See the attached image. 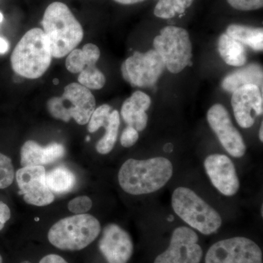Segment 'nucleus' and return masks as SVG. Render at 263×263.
Wrapping results in <instances>:
<instances>
[{
  "mask_svg": "<svg viewBox=\"0 0 263 263\" xmlns=\"http://www.w3.org/2000/svg\"><path fill=\"white\" fill-rule=\"evenodd\" d=\"M173 173L172 163L164 157L144 160L129 159L119 170L118 179L122 190L129 195H146L163 187Z\"/></svg>",
  "mask_w": 263,
  "mask_h": 263,
  "instance_id": "1",
  "label": "nucleus"
},
{
  "mask_svg": "<svg viewBox=\"0 0 263 263\" xmlns=\"http://www.w3.org/2000/svg\"><path fill=\"white\" fill-rule=\"evenodd\" d=\"M42 26L54 58L68 55L84 38L82 26L68 7L60 2L48 5L43 15Z\"/></svg>",
  "mask_w": 263,
  "mask_h": 263,
  "instance_id": "2",
  "label": "nucleus"
},
{
  "mask_svg": "<svg viewBox=\"0 0 263 263\" xmlns=\"http://www.w3.org/2000/svg\"><path fill=\"white\" fill-rule=\"evenodd\" d=\"M49 45L43 29L33 28L19 41L10 58L15 73L28 79L44 75L51 63Z\"/></svg>",
  "mask_w": 263,
  "mask_h": 263,
  "instance_id": "3",
  "label": "nucleus"
},
{
  "mask_svg": "<svg viewBox=\"0 0 263 263\" xmlns=\"http://www.w3.org/2000/svg\"><path fill=\"white\" fill-rule=\"evenodd\" d=\"M100 221L90 214H76L57 221L50 228L48 239L61 250L79 251L91 245L100 235Z\"/></svg>",
  "mask_w": 263,
  "mask_h": 263,
  "instance_id": "4",
  "label": "nucleus"
},
{
  "mask_svg": "<svg viewBox=\"0 0 263 263\" xmlns=\"http://www.w3.org/2000/svg\"><path fill=\"white\" fill-rule=\"evenodd\" d=\"M171 202L175 213L202 234H213L221 228L222 220L219 213L190 189H176Z\"/></svg>",
  "mask_w": 263,
  "mask_h": 263,
  "instance_id": "5",
  "label": "nucleus"
},
{
  "mask_svg": "<svg viewBox=\"0 0 263 263\" xmlns=\"http://www.w3.org/2000/svg\"><path fill=\"white\" fill-rule=\"evenodd\" d=\"M95 107L94 95L79 83L67 85L62 96L52 98L47 103L48 110L52 117L65 122L73 119L80 125L88 124Z\"/></svg>",
  "mask_w": 263,
  "mask_h": 263,
  "instance_id": "6",
  "label": "nucleus"
},
{
  "mask_svg": "<svg viewBox=\"0 0 263 263\" xmlns=\"http://www.w3.org/2000/svg\"><path fill=\"white\" fill-rule=\"evenodd\" d=\"M154 48L163 60L166 68L177 74L191 63L192 43L186 29L167 26L154 40Z\"/></svg>",
  "mask_w": 263,
  "mask_h": 263,
  "instance_id": "7",
  "label": "nucleus"
},
{
  "mask_svg": "<svg viewBox=\"0 0 263 263\" xmlns=\"http://www.w3.org/2000/svg\"><path fill=\"white\" fill-rule=\"evenodd\" d=\"M165 68L155 49L146 53L136 51L123 62L121 70L124 80L134 87H151L157 83Z\"/></svg>",
  "mask_w": 263,
  "mask_h": 263,
  "instance_id": "8",
  "label": "nucleus"
},
{
  "mask_svg": "<svg viewBox=\"0 0 263 263\" xmlns=\"http://www.w3.org/2000/svg\"><path fill=\"white\" fill-rule=\"evenodd\" d=\"M205 263H263L262 252L253 240L234 237L212 246L205 255Z\"/></svg>",
  "mask_w": 263,
  "mask_h": 263,
  "instance_id": "9",
  "label": "nucleus"
},
{
  "mask_svg": "<svg viewBox=\"0 0 263 263\" xmlns=\"http://www.w3.org/2000/svg\"><path fill=\"white\" fill-rule=\"evenodd\" d=\"M197 241L198 236L193 230L179 227L174 230L168 248L154 263H200L202 249Z\"/></svg>",
  "mask_w": 263,
  "mask_h": 263,
  "instance_id": "10",
  "label": "nucleus"
},
{
  "mask_svg": "<svg viewBox=\"0 0 263 263\" xmlns=\"http://www.w3.org/2000/svg\"><path fill=\"white\" fill-rule=\"evenodd\" d=\"M43 166L25 167L15 174L17 184L24 201L35 206H46L54 201V195L48 187Z\"/></svg>",
  "mask_w": 263,
  "mask_h": 263,
  "instance_id": "11",
  "label": "nucleus"
},
{
  "mask_svg": "<svg viewBox=\"0 0 263 263\" xmlns=\"http://www.w3.org/2000/svg\"><path fill=\"white\" fill-rule=\"evenodd\" d=\"M207 120L224 149L234 157H243L247 147L239 132L233 126L230 114L221 104L209 109Z\"/></svg>",
  "mask_w": 263,
  "mask_h": 263,
  "instance_id": "12",
  "label": "nucleus"
},
{
  "mask_svg": "<svg viewBox=\"0 0 263 263\" xmlns=\"http://www.w3.org/2000/svg\"><path fill=\"white\" fill-rule=\"evenodd\" d=\"M204 167L212 184L222 195L230 197L238 193L239 179L234 164L228 156L209 155L205 159Z\"/></svg>",
  "mask_w": 263,
  "mask_h": 263,
  "instance_id": "13",
  "label": "nucleus"
},
{
  "mask_svg": "<svg viewBox=\"0 0 263 263\" xmlns=\"http://www.w3.org/2000/svg\"><path fill=\"white\" fill-rule=\"evenodd\" d=\"M99 249L108 263H127L133 253V240L120 226L109 224L104 228Z\"/></svg>",
  "mask_w": 263,
  "mask_h": 263,
  "instance_id": "14",
  "label": "nucleus"
},
{
  "mask_svg": "<svg viewBox=\"0 0 263 263\" xmlns=\"http://www.w3.org/2000/svg\"><path fill=\"white\" fill-rule=\"evenodd\" d=\"M262 90V89H261ZM255 85H246L232 93L231 104L237 122L242 128H250L254 123L252 112L257 116L263 111L262 93Z\"/></svg>",
  "mask_w": 263,
  "mask_h": 263,
  "instance_id": "15",
  "label": "nucleus"
},
{
  "mask_svg": "<svg viewBox=\"0 0 263 263\" xmlns=\"http://www.w3.org/2000/svg\"><path fill=\"white\" fill-rule=\"evenodd\" d=\"M65 155L63 145L51 143L42 146L33 141L25 142L21 148V164L22 167L43 166L60 160Z\"/></svg>",
  "mask_w": 263,
  "mask_h": 263,
  "instance_id": "16",
  "label": "nucleus"
},
{
  "mask_svg": "<svg viewBox=\"0 0 263 263\" xmlns=\"http://www.w3.org/2000/svg\"><path fill=\"white\" fill-rule=\"evenodd\" d=\"M151 105V98L143 91H137L123 103L121 115L129 127L138 132L144 130L148 123L146 113Z\"/></svg>",
  "mask_w": 263,
  "mask_h": 263,
  "instance_id": "17",
  "label": "nucleus"
},
{
  "mask_svg": "<svg viewBox=\"0 0 263 263\" xmlns=\"http://www.w3.org/2000/svg\"><path fill=\"white\" fill-rule=\"evenodd\" d=\"M262 68L257 64H251L243 68L235 70L224 78L221 86L230 93L234 92L246 85H255L262 89Z\"/></svg>",
  "mask_w": 263,
  "mask_h": 263,
  "instance_id": "18",
  "label": "nucleus"
},
{
  "mask_svg": "<svg viewBox=\"0 0 263 263\" xmlns=\"http://www.w3.org/2000/svg\"><path fill=\"white\" fill-rule=\"evenodd\" d=\"M218 50L221 58L228 65L241 67L247 63V53L245 46L227 33L219 37Z\"/></svg>",
  "mask_w": 263,
  "mask_h": 263,
  "instance_id": "19",
  "label": "nucleus"
},
{
  "mask_svg": "<svg viewBox=\"0 0 263 263\" xmlns=\"http://www.w3.org/2000/svg\"><path fill=\"white\" fill-rule=\"evenodd\" d=\"M100 57V51L96 45L88 43L82 49H74L67 55L65 66L72 73H80L89 64H97Z\"/></svg>",
  "mask_w": 263,
  "mask_h": 263,
  "instance_id": "20",
  "label": "nucleus"
},
{
  "mask_svg": "<svg viewBox=\"0 0 263 263\" xmlns=\"http://www.w3.org/2000/svg\"><path fill=\"white\" fill-rule=\"evenodd\" d=\"M227 34L249 46L254 51H262L263 49V29L254 28L240 24H231L228 27Z\"/></svg>",
  "mask_w": 263,
  "mask_h": 263,
  "instance_id": "21",
  "label": "nucleus"
},
{
  "mask_svg": "<svg viewBox=\"0 0 263 263\" xmlns=\"http://www.w3.org/2000/svg\"><path fill=\"white\" fill-rule=\"evenodd\" d=\"M46 183L52 193H67L75 186L76 179L72 171L63 166L51 170L46 175Z\"/></svg>",
  "mask_w": 263,
  "mask_h": 263,
  "instance_id": "22",
  "label": "nucleus"
},
{
  "mask_svg": "<svg viewBox=\"0 0 263 263\" xmlns=\"http://www.w3.org/2000/svg\"><path fill=\"white\" fill-rule=\"evenodd\" d=\"M120 126V116L119 111L114 110L108 117V122L105 125V136L98 142L96 149L100 155H107L113 150L117 141L118 133Z\"/></svg>",
  "mask_w": 263,
  "mask_h": 263,
  "instance_id": "23",
  "label": "nucleus"
},
{
  "mask_svg": "<svg viewBox=\"0 0 263 263\" xmlns=\"http://www.w3.org/2000/svg\"><path fill=\"white\" fill-rule=\"evenodd\" d=\"M78 81L88 89L98 90L105 86L106 79L103 72L96 67V64H89L79 73Z\"/></svg>",
  "mask_w": 263,
  "mask_h": 263,
  "instance_id": "24",
  "label": "nucleus"
},
{
  "mask_svg": "<svg viewBox=\"0 0 263 263\" xmlns=\"http://www.w3.org/2000/svg\"><path fill=\"white\" fill-rule=\"evenodd\" d=\"M110 113L111 108L107 104L100 105L98 108L95 109L88 122V131L93 133L98 131L100 127H105Z\"/></svg>",
  "mask_w": 263,
  "mask_h": 263,
  "instance_id": "25",
  "label": "nucleus"
},
{
  "mask_svg": "<svg viewBox=\"0 0 263 263\" xmlns=\"http://www.w3.org/2000/svg\"><path fill=\"white\" fill-rule=\"evenodd\" d=\"M14 178V167L11 159L0 152V189L10 186Z\"/></svg>",
  "mask_w": 263,
  "mask_h": 263,
  "instance_id": "26",
  "label": "nucleus"
},
{
  "mask_svg": "<svg viewBox=\"0 0 263 263\" xmlns=\"http://www.w3.org/2000/svg\"><path fill=\"white\" fill-rule=\"evenodd\" d=\"M92 207V201L87 196H80L72 199L69 202L68 208L70 212L75 214H84L89 212Z\"/></svg>",
  "mask_w": 263,
  "mask_h": 263,
  "instance_id": "27",
  "label": "nucleus"
},
{
  "mask_svg": "<svg viewBox=\"0 0 263 263\" xmlns=\"http://www.w3.org/2000/svg\"><path fill=\"white\" fill-rule=\"evenodd\" d=\"M230 6L241 11H250L260 9L263 6V0H227Z\"/></svg>",
  "mask_w": 263,
  "mask_h": 263,
  "instance_id": "28",
  "label": "nucleus"
},
{
  "mask_svg": "<svg viewBox=\"0 0 263 263\" xmlns=\"http://www.w3.org/2000/svg\"><path fill=\"white\" fill-rule=\"evenodd\" d=\"M138 138H139L138 132L135 128L128 126L123 131L122 136H121V143H122V146L129 148L136 144Z\"/></svg>",
  "mask_w": 263,
  "mask_h": 263,
  "instance_id": "29",
  "label": "nucleus"
},
{
  "mask_svg": "<svg viewBox=\"0 0 263 263\" xmlns=\"http://www.w3.org/2000/svg\"><path fill=\"white\" fill-rule=\"evenodd\" d=\"M11 212L8 205L5 202L0 201V230L4 228L5 223L10 219Z\"/></svg>",
  "mask_w": 263,
  "mask_h": 263,
  "instance_id": "30",
  "label": "nucleus"
},
{
  "mask_svg": "<svg viewBox=\"0 0 263 263\" xmlns=\"http://www.w3.org/2000/svg\"><path fill=\"white\" fill-rule=\"evenodd\" d=\"M194 0H171L175 6L179 10V14L184 13L186 8H190L193 4Z\"/></svg>",
  "mask_w": 263,
  "mask_h": 263,
  "instance_id": "31",
  "label": "nucleus"
},
{
  "mask_svg": "<svg viewBox=\"0 0 263 263\" xmlns=\"http://www.w3.org/2000/svg\"><path fill=\"white\" fill-rule=\"evenodd\" d=\"M39 263H68L61 256L57 254H48L41 259Z\"/></svg>",
  "mask_w": 263,
  "mask_h": 263,
  "instance_id": "32",
  "label": "nucleus"
},
{
  "mask_svg": "<svg viewBox=\"0 0 263 263\" xmlns=\"http://www.w3.org/2000/svg\"><path fill=\"white\" fill-rule=\"evenodd\" d=\"M4 15L0 12V24L3 22ZM10 49V43L8 40L3 37H0V55L5 54Z\"/></svg>",
  "mask_w": 263,
  "mask_h": 263,
  "instance_id": "33",
  "label": "nucleus"
},
{
  "mask_svg": "<svg viewBox=\"0 0 263 263\" xmlns=\"http://www.w3.org/2000/svg\"><path fill=\"white\" fill-rule=\"evenodd\" d=\"M119 4L122 5H133L136 3H141V2L145 1V0H114Z\"/></svg>",
  "mask_w": 263,
  "mask_h": 263,
  "instance_id": "34",
  "label": "nucleus"
},
{
  "mask_svg": "<svg viewBox=\"0 0 263 263\" xmlns=\"http://www.w3.org/2000/svg\"><path fill=\"white\" fill-rule=\"evenodd\" d=\"M262 131H263V123H262V124H261L260 128H259V140H260L261 142L263 141Z\"/></svg>",
  "mask_w": 263,
  "mask_h": 263,
  "instance_id": "35",
  "label": "nucleus"
},
{
  "mask_svg": "<svg viewBox=\"0 0 263 263\" xmlns=\"http://www.w3.org/2000/svg\"><path fill=\"white\" fill-rule=\"evenodd\" d=\"M174 218L173 217V216H170L169 217H168V219H167V220L170 221H172L173 220H174Z\"/></svg>",
  "mask_w": 263,
  "mask_h": 263,
  "instance_id": "36",
  "label": "nucleus"
},
{
  "mask_svg": "<svg viewBox=\"0 0 263 263\" xmlns=\"http://www.w3.org/2000/svg\"><path fill=\"white\" fill-rule=\"evenodd\" d=\"M53 81H55V82H53V84H58V79H55V80Z\"/></svg>",
  "mask_w": 263,
  "mask_h": 263,
  "instance_id": "37",
  "label": "nucleus"
},
{
  "mask_svg": "<svg viewBox=\"0 0 263 263\" xmlns=\"http://www.w3.org/2000/svg\"><path fill=\"white\" fill-rule=\"evenodd\" d=\"M90 141V137L87 136L86 137V141Z\"/></svg>",
  "mask_w": 263,
  "mask_h": 263,
  "instance_id": "38",
  "label": "nucleus"
},
{
  "mask_svg": "<svg viewBox=\"0 0 263 263\" xmlns=\"http://www.w3.org/2000/svg\"><path fill=\"white\" fill-rule=\"evenodd\" d=\"M0 263H3V257L0 255Z\"/></svg>",
  "mask_w": 263,
  "mask_h": 263,
  "instance_id": "39",
  "label": "nucleus"
},
{
  "mask_svg": "<svg viewBox=\"0 0 263 263\" xmlns=\"http://www.w3.org/2000/svg\"><path fill=\"white\" fill-rule=\"evenodd\" d=\"M21 263H31V262H28V261H24V262H22Z\"/></svg>",
  "mask_w": 263,
  "mask_h": 263,
  "instance_id": "40",
  "label": "nucleus"
}]
</instances>
